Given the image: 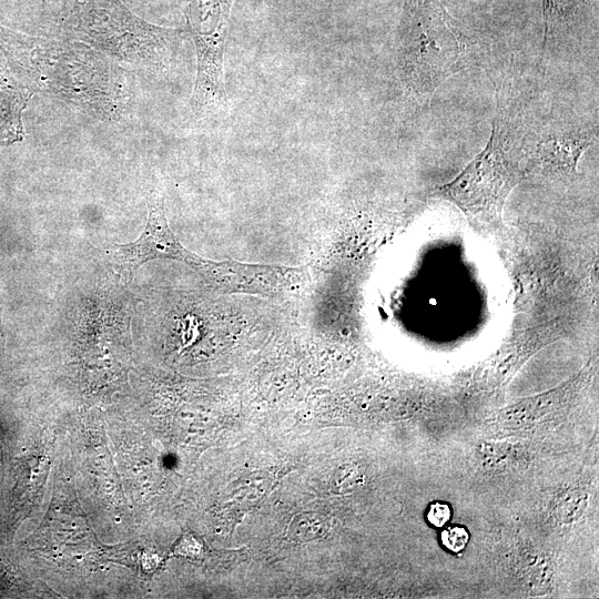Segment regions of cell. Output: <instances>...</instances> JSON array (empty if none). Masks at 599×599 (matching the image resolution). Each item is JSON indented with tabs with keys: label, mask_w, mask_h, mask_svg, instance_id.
<instances>
[{
	"label": "cell",
	"mask_w": 599,
	"mask_h": 599,
	"mask_svg": "<svg viewBox=\"0 0 599 599\" xmlns=\"http://www.w3.org/2000/svg\"><path fill=\"white\" fill-rule=\"evenodd\" d=\"M231 8L232 0H187V18L198 60L190 103L198 115L227 105L225 46Z\"/></svg>",
	"instance_id": "cell-1"
},
{
	"label": "cell",
	"mask_w": 599,
	"mask_h": 599,
	"mask_svg": "<svg viewBox=\"0 0 599 599\" xmlns=\"http://www.w3.org/2000/svg\"><path fill=\"white\" fill-rule=\"evenodd\" d=\"M510 140V127L499 106L489 144L452 185V195L469 206L490 205L500 199L503 188L510 184Z\"/></svg>",
	"instance_id": "cell-2"
},
{
	"label": "cell",
	"mask_w": 599,
	"mask_h": 599,
	"mask_svg": "<svg viewBox=\"0 0 599 599\" xmlns=\"http://www.w3.org/2000/svg\"><path fill=\"white\" fill-rule=\"evenodd\" d=\"M149 216L147 227L134 242L115 245L110 256L121 276L131 280L144 263L155 259H179L203 267L202 259L191 255L182 247L171 232L165 212L164 201L158 194H152L148 202Z\"/></svg>",
	"instance_id": "cell-3"
},
{
	"label": "cell",
	"mask_w": 599,
	"mask_h": 599,
	"mask_svg": "<svg viewBox=\"0 0 599 599\" xmlns=\"http://www.w3.org/2000/svg\"><path fill=\"white\" fill-rule=\"evenodd\" d=\"M329 517L319 513H303L294 517L288 535L296 543L321 540L330 530Z\"/></svg>",
	"instance_id": "cell-4"
},
{
	"label": "cell",
	"mask_w": 599,
	"mask_h": 599,
	"mask_svg": "<svg viewBox=\"0 0 599 599\" xmlns=\"http://www.w3.org/2000/svg\"><path fill=\"white\" fill-rule=\"evenodd\" d=\"M588 497L580 491L568 492L558 499L553 514L557 522L572 524L581 519L587 509Z\"/></svg>",
	"instance_id": "cell-5"
},
{
	"label": "cell",
	"mask_w": 599,
	"mask_h": 599,
	"mask_svg": "<svg viewBox=\"0 0 599 599\" xmlns=\"http://www.w3.org/2000/svg\"><path fill=\"white\" fill-rule=\"evenodd\" d=\"M470 541L469 532L464 527L452 526L442 533V543L453 553H460Z\"/></svg>",
	"instance_id": "cell-6"
},
{
	"label": "cell",
	"mask_w": 599,
	"mask_h": 599,
	"mask_svg": "<svg viewBox=\"0 0 599 599\" xmlns=\"http://www.w3.org/2000/svg\"><path fill=\"white\" fill-rule=\"evenodd\" d=\"M360 475L354 469L344 467L333 477V489L335 493H348L353 490V487L358 484Z\"/></svg>",
	"instance_id": "cell-7"
},
{
	"label": "cell",
	"mask_w": 599,
	"mask_h": 599,
	"mask_svg": "<svg viewBox=\"0 0 599 599\" xmlns=\"http://www.w3.org/2000/svg\"><path fill=\"white\" fill-rule=\"evenodd\" d=\"M451 516L452 511L448 504L435 502L429 507L426 519H428L429 523L434 527H443L450 522Z\"/></svg>",
	"instance_id": "cell-8"
}]
</instances>
